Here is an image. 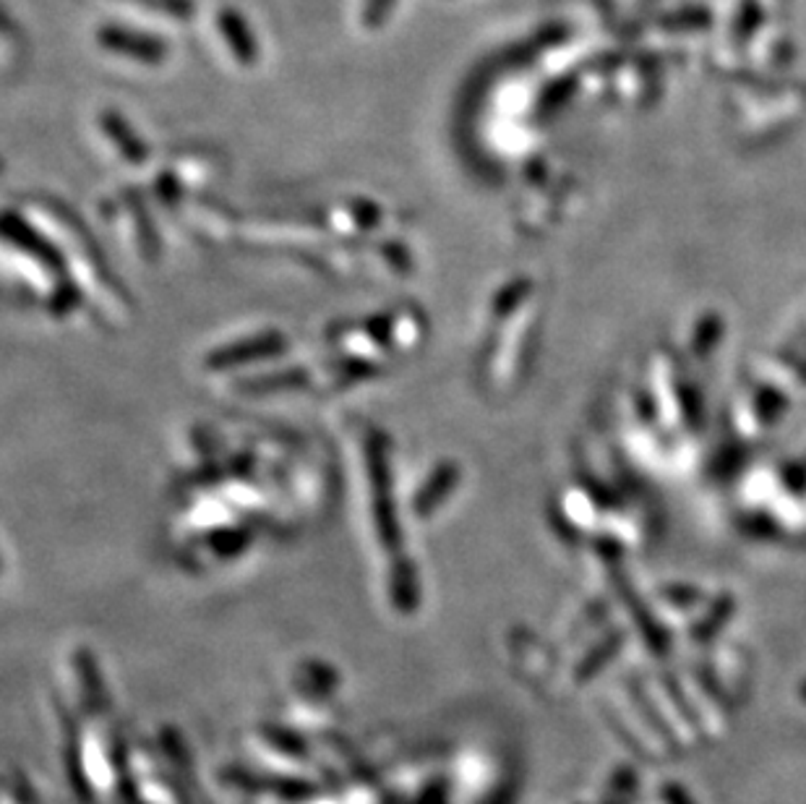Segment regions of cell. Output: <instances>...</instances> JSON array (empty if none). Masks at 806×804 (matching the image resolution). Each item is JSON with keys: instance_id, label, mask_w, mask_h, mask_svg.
Returning a JSON list of instances; mask_svg holds the SVG:
<instances>
[{"instance_id": "obj_1", "label": "cell", "mask_w": 806, "mask_h": 804, "mask_svg": "<svg viewBox=\"0 0 806 804\" xmlns=\"http://www.w3.org/2000/svg\"><path fill=\"white\" fill-rule=\"evenodd\" d=\"M105 39H108V42H112V45H118L115 50H125V52H131V56H136V58H147V61L162 56L160 45L149 42V39H134L129 35H105Z\"/></svg>"}, {"instance_id": "obj_2", "label": "cell", "mask_w": 806, "mask_h": 804, "mask_svg": "<svg viewBox=\"0 0 806 804\" xmlns=\"http://www.w3.org/2000/svg\"><path fill=\"white\" fill-rule=\"evenodd\" d=\"M663 800H665V804H695V802H692V796L686 794L682 787H676V783H669V787H663Z\"/></svg>"}, {"instance_id": "obj_3", "label": "cell", "mask_w": 806, "mask_h": 804, "mask_svg": "<svg viewBox=\"0 0 806 804\" xmlns=\"http://www.w3.org/2000/svg\"><path fill=\"white\" fill-rule=\"evenodd\" d=\"M802 697H804V703H806V684L802 687Z\"/></svg>"}]
</instances>
